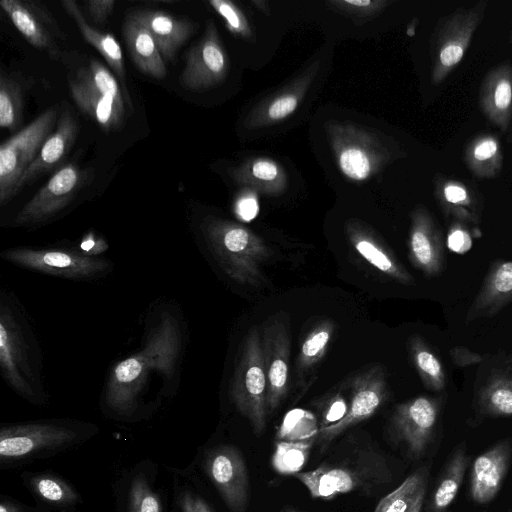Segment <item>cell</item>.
Wrapping results in <instances>:
<instances>
[{
  "mask_svg": "<svg viewBox=\"0 0 512 512\" xmlns=\"http://www.w3.org/2000/svg\"><path fill=\"white\" fill-rule=\"evenodd\" d=\"M512 301V260L495 261L466 316V321L493 317Z\"/></svg>",
  "mask_w": 512,
  "mask_h": 512,
  "instance_id": "7402d4cb",
  "label": "cell"
},
{
  "mask_svg": "<svg viewBox=\"0 0 512 512\" xmlns=\"http://www.w3.org/2000/svg\"><path fill=\"white\" fill-rule=\"evenodd\" d=\"M230 395L238 411L248 419L256 434L266 426L267 376L261 331L252 327L245 336L230 385Z\"/></svg>",
  "mask_w": 512,
  "mask_h": 512,
  "instance_id": "277c9868",
  "label": "cell"
},
{
  "mask_svg": "<svg viewBox=\"0 0 512 512\" xmlns=\"http://www.w3.org/2000/svg\"><path fill=\"white\" fill-rule=\"evenodd\" d=\"M188 340L184 316L175 305L153 309L138 351L118 361L107 377L103 400L120 415L136 411L153 387L160 396L175 393Z\"/></svg>",
  "mask_w": 512,
  "mask_h": 512,
  "instance_id": "6da1fadb",
  "label": "cell"
},
{
  "mask_svg": "<svg viewBox=\"0 0 512 512\" xmlns=\"http://www.w3.org/2000/svg\"><path fill=\"white\" fill-rule=\"evenodd\" d=\"M236 179L265 193L276 194L284 189L285 176L279 165L271 159L259 158L238 169Z\"/></svg>",
  "mask_w": 512,
  "mask_h": 512,
  "instance_id": "e575fe53",
  "label": "cell"
},
{
  "mask_svg": "<svg viewBox=\"0 0 512 512\" xmlns=\"http://www.w3.org/2000/svg\"><path fill=\"white\" fill-rule=\"evenodd\" d=\"M0 512H21L19 506L11 502H1Z\"/></svg>",
  "mask_w": 512,
  "mask_h": 512,
  "instance_id": "816d5d0a",
  "label": "cell"
},
{
  "mask_svg": "<svg viewBox=\"0 0 512 512\" xmlns=\"http://www.w3.org/2000/svg\"><path fill=\"white\" fill-rule=\"evenodd\" d=\"M129 15L152 35L165 62H171L194 31V24L159 10H136Z\"/></svg>",
  "mask_w": 512,
  "mask_h": 512,
  "instance_id": "44dd1931",
  "label": "cell"
},
{
  "mask_svg": "<svg viewBox=\"0 0 512 512\" xmlns=\"http://www.w3.org/2000/svg\"><path fill=\"white\" fill-rule=\"evenodd\" d=\"M441 402L438 398L418 396L398 404L391 416V429L413 458H420L435 433Z\"/></svg>",
  "mask_w": 512,
  "mask_h": 512,
  "instance_id": "8fae6325",
  "label": "cell"
},
{
  "mask_svg": "<svg viewBox=\"0 0 512 512\" xmlns=\"http://www.w3.org/2000/svg\"><path fill=\"white\" fill-rule=\"evenodd\" d=\"M446 244L448 249L454 253H467L472 248V237L467 226L453 221L447 234Z\"/></svg>",
  "mask_w": 512,
  "mask_h": 512,
  "instance_id": "f6af8a7d",
  "label": "cell"
},
{
  "mask_svg": "<svg viewBox=\"0 0 512 512\" xmlns=\"http://www.w3.org/2000/svg\"><path fill=\"white\" fill-rule=\"evenodd\" d=\"M487 1L450 14L437 34L431 72L434 85L441 84L462 61L473 35L481 23Z\"/></svg>",
  "mask_w": 512,
  "mask_h": 512,
  "instance_id": "9c48e42d",
  "label": "cell"
},
{
  "mask_svg": "<svg viewBox=\"0 0 512 512\" xmlns=\"http://www.w3.org/2000/svg\"><path fill=\"white\" fill-rule=\"evenodd\" d=\"M228 72V58L213 21L202 38L187 52L185 67L179 77L181 86L202 91L220 83Z\"/></svg>",
  "mask_w": 512,
  "mask_h": 512,
  "instance_id": "5bb4252c",
  "label": "cell"
},
{
  "mask_svg": "<svg viewBox=\"0 0 512 512\" xmlns=\"http://www.w3.org/2000/svg\"><path fill=\"white\" fill-rule=\"evenodd\" d=\"M346 234L354 250L372 267L401 284L414 283L412 275L395 255L364 225L350 221Z\"/></svg>",
  "mask_w": 512,
  "mask_h": 512,
  "instance_id": "d6986e66",
  "label": "cell"
},
{
  "mask_svg": "<svg viewBox=\"0 0 512 512\" xmlns=\"http://www.w3.org/2000/svg\"><path fill=\"white\" fill-rule=\"evenodd\" d=\"M128 512H161V500L143 476H136L130 486Z\"/></svg>",
  "mask_w": 512,
  "mask_h": 512,
  "instance_id": "60d3db41",
  "label": "cell"
},
{
  "mask_svg": "<svg viewBox=\"0 0 512 512\" xmlns=\"http://www.w3.org/2000/svg\"><path fill=\"white\" fill-rule=\"evenodd\" d=\"M76 437V431L72 428L51 422L4 425L0 430L1 461L60 447L74 441Z\"/></svg>",
  "mask_w": 512,
  "mask_h": 512,
  "instance_id": "2e32d148",
  "label": "cell"
},
{
  "mask_svg": "<svg viewBox=\"0 0 512 512\" xmlns=\"http://www.w3.org/2000/svg\"><path fill=\"white\" fill-rule=\"evenodd\" d=\"M463 156L467 168L477 178H495L502 169V149L495 135H477L466 145Z\"/></svg>",
  "mask_w": 512,
  "mask_h": 512,
  "instance_id": "f546056e",
  "label": "cell"
},
{
  "mask_svg": "<svg viewBox=\"0 0 512 512\" xmlns=\"http://www.w3.org/2000/svg\"><path fill=\"white\" fill-rule=\"evenodd\" d=\"M434 194L443 213L466 226L481 220L482 202L469 185L440 175L435 179Z\"/></svg>",
  "mask_w": 512,
  "mask_h": 512,
  "instance_id": "cb8c5ba5",
  "label": "cell"
},
{
  "mask_svg": "<svg viewBox=\"0 0 512 512\" xmlns=\"http://www.w3.org/2000/svg\"><path fill=\"white\" fill-rule=\"evenodd\" d=\"M99 93L111 99L125 112L124 96L113 74L99 61L91 60L87 67L78 71Z\"/></svg>",
  "mask_w": 512,
  "mask_h": 512,
  "instance_id": "74e56055",
  "label": "cell"
},
{
  "mask_svg": "<svg viewBox=\"0 0 512 512\" xmlns=\"http://www.w3.org/2000/svg\"><path fill=\"white\" fill-rule=\"evenodd\" d=\"M65 11L75 21L77 28L84 39L91 44L105 59L113 71L125 81L124 59L121 46L115 37L109 33L102 32L87 23L78 4L74 0L61 2Z\"/></svg>",
  "mask_w": 512,
  "mask_h": 512,
  "instance_id": "f1b7e54d",
  "label": "cell"
},
{
  "mask_svg": "<svg viewBox=\"0 0 512 512\" xmlns=\"http://www.w3.org/2000/svg\"><path fill=\"white\" fill-rule=\"evenodd\" d=\"M58 121L54 106L19 130L0 147V204L4 206L16 195L18 184L38 155L44 141Z\"/></svg>",
  "mask_w": 512,
  "mask_h": 512,
  "instance_id": "8992f818",
  "label": "cell"
},
{
  "mask_svg": "<svg viewBox=\"0 0 512 512\" xmlns=\"http://www.w3.org/2000/svg\"><path fill=\"white\" fill-rule=\"evenodd\" d=\"M511 457L512 442L503 440L474 460L470 473V496L476 503H489L497 495Z\"/></svg>",
  "mask_w": 512,
  "mask_h": 512,
  "instance_id": "ac0fdd59",
  "label": "cell"
},
{
  "mask_svg": "<svg viewBox=\"0 0 512 512\" xmlns=\"http://www.w3.org/2000/svg\"><path fill=\"white\" fill-rule=\"evenodd\" d=\"M78 126L69 110H63L56 130L44 141L38 155L23 174L17 192L39 175L54 168L69 152L77 136Z\"/></svg>",
  "mask_w": 512,
  "mask_h": 512,
  "instance_id": "603a6c76",
  "label": "cell"
},
{
  "mask_svg": "<svg viewBox=\"0 0 512 512\" xmlns=\"http://www.w3.org/2000/svg\"><path fill=\"white\" fill-rule=\"evenodd\" d=\"M123 36L134 64L142 73L156 79L167 75L165 61L152 35L129 14L123 24Z\"/></svg>",
  "mask_w": 512,
  "mask_h": 512,
  "instance_id": "d4e9b609",
  "label": "cell"
},
{
  "mask_svg": "<svg viewBox=\"0 0 512 512\" xmlns=\"http://www.w3.org/2000/svg\"><path fill=\"white\" fill-rule=\"evenodd\" d=\"M310 81V77H304L292 89L285 90L283 93L272 98L267 104L262 105L260 112H257V117L254 119V125L270 124L293 114L305 94Z\"/></svg>",
  "mask_w": 512,
  "mask_h": 512,
  "instance_id": "d590c367",
  "label": "cell"
},
{
  "mask_svg": "<svg viewBox=\"0 0 512 512\" xmlns=\"http://www.w3.org/2000/svg\"><path fill=\"white\" fill-rule=\"evenodd\" d=\"M479 405L494 417L512 416V371L493 374L482 387Z\"/></svg>",
  "mask_w": 512,
  "mask_h": 512,
  "instance_id": "836d02e7",
  "label": "cell"
},
{
  "mask_svg": "<svg viewBox=\"0 0 512 512\" xmlns=\"http://www.w3.org/2000/svg\"><path fill=\"white\" fill-rule=\"evenodd\" d=\"M5 261L24 269L56 277L92 280L107 275L113 264L106 258L91 257L66 249L7 248L0 253Z\"/></svg>",
  "mask_w": 512,
  "mask_h": 512,
  "instance_id": "52a82bcc",
  "label": "cell"
},
{
  "mask_svg": "<svg viewBox=\"0 0 512 512\" xmlns=\"http://www.w3.org/2000/svg\"><path fill=\"white\" fill-rule=\"evenodd\" d=\"M204 467L207 475L232 512H244L248 501V473L240 451L222 445L208 452Z\"/></svg>",
  "mask_w": 512,
  "mask_h": 512,
  "instance_id": "9a60e30c",
  "label": "cell"
},
{
  "mask_svg": "<svg viewBox=\"0 0 512 512\" xmlns=\"http://www.w3.org/2000/svg\"><path fill=\"white\" fill-rule=\"evenodd\" d=\"M253 4L257 6V8L262 12H264L265 14H269L268 12V7H263V5L265 6L266 4H268L267 2L265 1H253Z\"/></svg>",
  "mask_w": 512,
  "mask_h": 512,
  "instance_id": "f5cc1de1",
  "label": "cell"
},
{
  "mask_svg": "<svg viewBox=\"0 0 512 512\" xmlns=\"http://www.w3.org/2000/svg\"><path fill=\"white\" fill-rule=\"evenodd\" d=\"M288 512H296V511H294V510H290V511H288Z\"/></svg>",
  "mask_w": 512,
  "mask_h": 512,
  "instance_id": "db71d44e",
  "label": "cell"
},
{
  "mask_svg": "<svg viewBox=\"0 0 512 512\" xmlns=\"http://www.w3.org/2000/svg\"><path fill=\"white\" fill-rule=\"evenodd\" d=\"M211 7L225 20L229 31L241 38L250 39L252 32L242 11L231 1L210 0Z\"/></svg>",
  "mask_w": 512,
  "mask_h": 512,
  "instance_id": "b9f144b4",
  "label": "cell"
},
{
  "mask_svg": "<svg viewBox=\"0 0 512 512\" xmlns=\"http://www.w3.org/2000/svg\"><path fill=\"white\" fill-rule=\"evenodd\" d=\"M389 3L383 0H337L327 2L334 10L359 18L374 16L380 13Z\"/></svg>",
  "mask_w": 512,
  "mask_h": 512,
  "instance_id": "ee69618b",
  "label": "cell"
},
{
  "mask_svg": "<svg viewBox=\"0 0 512 512\" xmlns=\"http://www.w3.org/2000/svg\"><path fill=\"white\" fill-rule=\"evenodd\" d=\"M309 491L313 498L330 499L386 482L390 472L383 457L368 450L357 457L344 460L340 465H322L316 469L293 474Z\"/></svg>",
  "mask_w": 512,
  "mask_h": 512,
  "instance_id": "5b68a950",
  "label": "cell"
},
{
  "mask_svg": "<svg viewBox=\"0 0 512 512\" xmlns=\"http://www.w3.org/2000/svg\"><path fill=\"white\" fill-rule=\"evenodd\" d=\"M334 331L335 323L324 319L314 325L303 338L295 361V385L298 390L312 382V373L326 355Z\"/></svg>",
  "mask_w": 512,
  "mask_h": 512,
  "instance_id": "484cf974",
  "label": "cell"
},
{
  "mask_svg": "<svg viewBox=\"0 0 512 512\" xmlns=\"http://www.w3.org/2000/svg\"><path fill=\"white\" fill-rule=\"evenodd\" d=\"M344 390L345 384L343 382L340 385V388H337L327 394L320 404L322 411V423L320 428L334 424L345 416L348 409L349 399H346Z\"/></svg>",
  "mask_w": 512,
  "mask_h": 512,
  "instance_id": "7bdbcfd3",
  "label": "cell"
},
{
  "mask_svg": "<svg viewBox=\"0 0 512 512\" xmlns=\"http://www.w3.org/2000/svg\"><path fill=\"white\" fill-rule=\"evenodd\" d=\"M0 369L6 383L31 403L46 397L39 341L15 295L0 293Z\"/></svg>",
  "mask_w": 512,
  "mask_h": 512,
  "instance_id": "7a4b0ae2",
  "label": "cell"
},
{
  "mask_svg": "<svg viewBox=\"0 0 512 512\" xmlns=\"http://www.w3.org/2000/svg\"><path fill=\"white\" fill-rule=\"evenodd\" d=\"M262 351L267 376L268 412L285 400L290 387V336L287 323L273 317L261 330Z\"/></svg>",
  "mask_w": 512,
  "mask_h": 512,
  "instance_id": "7c38bea8",
  "label": "cell"
},
{
  "mask_svg": "<svg viewBox=\"0 0 512 512\" xmlns=\"http://www.w3.org/2000/svg\"><path fill=\"white\" fill-rule=\"evenodd\" d=\"M108 245L103 237L98 236L93 232L87 233L81 240L79 251L91 257H97L98 254L104 252Z\"/></svg>",
  "mask_w": 512,
  "mask_h": 512,
  "instance_id": "c3c4849f",
  "label": "cell"
},
{
  "mask_svg": "<svg viewBox=\"0 0 512 512\" xmlns=\"http://www.w3.org/2000/svg\"><path fill=\"white\" fill-rule=\"evenodd\" d=\"M427 469H418L383 497L374 512H420L427 484Z\"/></svg>",
  "mask_w": 512,
  "mask_h": 512,
  "instance_id": "4dcf8cb0",
  "label": "cell"
},
{
  "mask_svg": "<svg viewBox=\"0 0 512 512\" xmlns=\"http://www.w3.org/2000/svg\"><path fill=\"white\" fill-rule=\"evenodd\" d=\"M181 512H213L210 506L199 496L185 492L180 499Z\"/></svg>",
  "mask_w": 512,
  "mask_h": 512,
  "instance_id": "f907efd6",
  "label": "cell"
},
{
  "mask_svg": "<svg viewBox=\"0 0 512 512\" xmlns=\"http://www.w3.org/2000/svg\"><path fill=\"white\" fill-rule=\"evenodd\" d=\"M199 233L205 249L227 278L253 287L265 283L263 266L272 250L253 231L229 220L209 217L201 222Z\"/></svg>",
  "mask_w": 512,
  "mask_h": 512,
  "instance_id": "3957f363",
  "label": "cell"
},
{
  "mask_svg": "<svg viewBox=\"0 0 512 512\" xmlns=\"http://www.w3.org/2000/svg\"><path fill=\"white\" fill-rule=\"evenodd\" d=\"M469 463L464 444L458 446L446 464L431 499L432 512H445L456 498Z\"/></svg>",
  "mask_w": 512,
  "mask_h": 512,
  "instance_id": "1f68e13d",
  "label": "cell"
},
{
  "mask_svg": "<svg viewBox=\"0 0 512 512\" xmlns=\"http://www.w3.org/2000/svg\"><path fill=\"white\" fill-rule=\"evenodd\" d=\"M479 106L486 118L501 131L512 119V67L501 64L491 69L479 91Z\"/></svg>",
  "mask_w": 512,
  "mask_h": 512,
  "instance_id": "ffe728a7",
  "label": "cell"
},
{
  "mask_svg": "<svg viewBox=\"0 0 512 512\" xmlns=\"http://www.w3.org/2000/svg\"><path fill=\"white\" fill-rule=\"evenodd\" d=\"M329 139L341 172L353 181H364L389 159L388 150L371 132L351 124L329 128Z\"/></svg>",
  "mask_w": 512,
  "mask_h": 512,
  "instance_id": "ba28073f",
  "label": "cell"
},
{
  "mask_svg": "<svg viewBox=\"0 0 512 512\" xmlns=\"http://www.w3.org/2000/svg\"><path fill=\"white\" fill-rule=\"evenodd\" d=\"M408 256L412 265L427 277L439 275L444 268L442 232L423 206L416 207L411 213Z\"/></svg>",
  "mask_w": 512,
  "mask_h": 512,
  "instance_id": "e0dca14e",
  "label": "cell"
},
{
  "mask_svg": "<svg viewBox=\"0 0 512 512\" xmlns=\"http://www.w3.org/2000/svg\"><path fill=\"white\" fill-rule=\"evenodd\" d=\"M115 3L114 0H89L84 6L95 23L103 24L113 12Z\"/></svg>",
  "mask_w": 512,
  "mask_h": 512,
  "instance_id": "7dc6e473",
  "label": "cell"
},
{
  "mask_svg": "<svg viewBox=\"0 0 512 512\" xmlns=\"http://www.w3.org/2000/svg\"><path fill=\"white\" fill-rule=\"evenodd\" d=\"M350 391L348 409L338 422L319 428L323 441H331L346 429L370 418L389 398V387L382 365L375 364L347 380Z\"/></svg>",
  "mask_w": 512,
  "mask_h": 512,
  "instance_id": "30bf717a",
  "label": "cell"
},
{
  "mask_svg": "<svg viewBox=\"0 0 512 512\" xmlns=\"http://www.w3.org/2000/svg\"><path fill=\"white\" fill-rule=\"evenodd\" d=\"M82 173L73 164L57 170L48 182L19 210L13 223L29 227L45 222L65 209L82 183Z\"/></svg>",
  "mask_w": 512,
  "mask_h": 512,
  "instance_id": "4fadbf2b",
  "label": "cell"
},
{
  "mask_svg": "<svg viewBox=\"0 0 512 512\" xmlns=\"http://www.w3.org/2000/svg\"><path fill=\"white\" fill-rule=\"evenodd\" d=\"M0 6L30 45L50 55L58 54V48L39 16L40 12L32 7V3L20 0H1Z\"/></svg>",
  "mask_w": 512,
  "mask_h": 512,
  "instance_id": "83f0119b",
  "label": "cell"
},
{
  "mask_svg": "<svg viewBox=\"0 0 512 512\" xmlns=\"http://www.w3.org/2000/svg\"><path fill=\"white\" fill-rule=\"evenodd\" d=\"M33 491L45 501L54 505H71L78 500L75 490L60 478L38 475L30 480Z\"/></svg>",
  "mask_w": 512,
  "mask_h": 512,
  "instance_id": "ab89813d",
  "label": "cell"
},
{
  "mask_svg": "<svg viewBox=\"0 0 512 512\" xmlns=\"http://www.w3.org/2000/svg\"><path fill=\"white\" fill-rule=\"evenodd\" d=\"M23 111L22 89L5 72L0 73V126L14 130L21 122Z\"/></svg>",
  "mask_w": 512,
  "mask_h": 512,
  "instance_id": "8d00e7d4",
  "label": "cell"
},
{
  "mask_svg": "<svg viewBox=\"0 0 512 512\" xmlns=\"http://www.w3.org/2000/svg\"><path fill=\"white\" fill-rule=\"evenodd\" d=\"M71 96L77 106L105 130L118 129L124 112L99 93L81 74L69 81Z\"/></svg>",
  "mask_w": 512,
  "mask_h": 512,
  "instance_id": "4316f807",
  "label": "cell"
},
{
  "mask_svg": "<svg viewBox=\"0 0 512 512\" xmlns=\"http://www.w3.org/2000/svg\"><path fill=\"white\" fill-rule=\"evenodd\" d=\"M453 363L460 367H467L478 364L485 359V355L473 352L465 347H454L450 350Z\"/></svg>",
  "mask_w": 512,
  "mask_h": 512,
  "instance_id": "681fc988",
  "label": "cell"
},
{
  "mask_svg": "<svg viewBox=\"0 0 512 512\" xmlns=\"http://www.w3.org/2000/svg\"><path fill=\"white\" fill-rule=\"evenodd\" d=\"M408 348L412 363L423 384L428 389L442 391L446 386V376L438 356L418 334L410 337Z\"/></svg>",
  "mask_w": 512,
  "mask_h": 512,
  "instance_id": "d6a6232c",
  "label": "cell"
},
{
  "mask_svg": "<svg viewBox=\"0 0 512 512\" xmlns=\"http://www.w3.org/2000/svg\"><path fill=\"white\" fill-rule=\"evenodd\" d=\"M259 213V203L255 194L246 192L235 203V214L242 221L249 222Z\"/></svg>",
  "mask_w": 512,
  "mask_h": 512,
  "instance_id": "bcb514c9",
  "label": "cell"
},
{
  "mask_svg": "<svg viewBox=\"0 0 512 512\" xmlns=\"http://www.w3.org/2000/svg\"><path fill=\"white\" fill-rule=\"evenodd\" d=\"M313 441H282L277 444L272 458L275 470L282 474H295L308 459Z\"/></svg>",
  "mask_w": 512,
  "mask_h": 512,
  "instance_id": "f35d334b",
  "label": "cell"
}]
</instances>
